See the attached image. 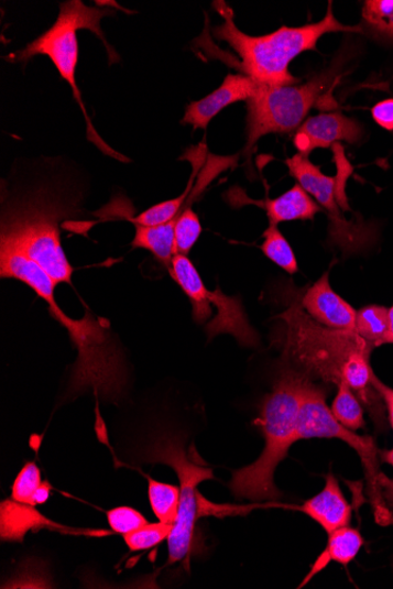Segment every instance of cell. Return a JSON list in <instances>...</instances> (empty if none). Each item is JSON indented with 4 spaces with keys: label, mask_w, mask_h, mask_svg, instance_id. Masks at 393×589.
<instances>
[{
    "label": "cell",
    "mask_w": 393,
    "mask_h": 589,
    "mask_svg": "<svg viewBox=\"0 0 393 589\" xmlns=\"http://www.w3.org/2000/svg\"><path fill=\"white\" fill-rule=\"evenodd\" d=\"M2 279L20 281L30 286L48 306L50 315L66 328L78 351L65 400L89 390L101 401L117 404L129 389V370L122 346L111 330V324L98 318L85 307L81 319L64 314L55 297L56 284L51 276L24 252L8 248L0 252Z\"/></svg>",
    "instance_id": "obj_1"
},
{
    "label": "cell",
    "mask_w": 393,
    "mask_h": 589,
    "mask_svg": "<svg viewBox=\"0 0 393 589\" xmlns=\"http://www.w3.org/2000/svg\"><path fill=\"white\" fill-rule=\"evenodd\" d=\"M284 321L283 360L312 380L347 384L371 419L385 427V404L373 385L370 357L374 346L354 330H335L315 321L295 301L279 316Z\"/></svg>",
    "instance_id": "obj_2"
},
{
    "label": "cell",
    "mask_w": 393,
    "mask_h": 589,
    "mask_svg": "<svg viewBox=\"0 0 393 589\" xmlns=\"http://www.w3.org/2000/svg\"><path fill=\"white\" fill-rule=\"evenodd\" d=\"M77 198L54 183L33 185L19 195L2 190L0 242L23 251L56 285L73 286L74 269L62 247L59 222L79 211Z\"/></svg>",
    "instance_id": "obj_3"
},
{
    "label": "cell",
    "mask_w": 393,
    "mask_h": 589,
    "mask_svg": "<svg viewBox=\"0 0 393 589\" xmlns=\"http://www.w3.org/2000/svg\"><path fill=\"white\" fill-rule=\"evenodd\" d=\"M305 374L286 366L264 396L261 415L255 424L262 429L265 447L261 457L232 473L229 488L237 499L251 501L279 500L282 492L275 483V472L298 439V418Z\"/></svg>",
    "instance_id": "obj_4"
},
{
    "label": "cell",
    "mask_w": 393,
    "mask_h": 589,
    "mask_svg": "<svg viewBox=\"0 0 393 589\" xmlns=\"http://www.w3.org/2000/svg\"><path fill=\"white\" fill-rule=\"evenodd\" d=\"M332 3L329 4L324 20L301 28L282 26L265 36L253 37L242 32L234 24L232 10L223 2H216L215 8L225 23L214 29L218 41L227 42L241 63L233 65L242 75L271 86H288L299 81L288 72V65L305 51H316L324 34L332 32H362L361 26H347L335 19Z\"/></svg>",
    "instance_id": "obj_5"
},
{
    "label": "cell",
    "mask_w": 393,
    "mask_h": 589,
    "mask_svg": "<svg viewBox=\"0 0 393 589\" xmlns=\"http://www.w3.org/2000/svg\"><path fill=\"white\" fill-rule=\"evenodd\" d=\"M150 437L141 458L150 463L173 467L181 483L178 516L167 539L168 564L173 565L189 558L197 547L196 523L200 516L207 515L209 505L197 489L199 483L212 480L215 476L194 447L186 450L185 439L177 433L162 430Z\"/></svg>",
    "instance_id": "obj_6"
},
{
    "label": "cell",
    "mask_w": 393,
    "mask_h": 589,
    "mask_svg": "<svg viewBox=\"0 0 393 589\" xmlns=\"http://www.w3.org/2000/svg\"><path fill=\"white\" fill-rule=\"evenodd\" d=\"M112 14L110 10L89 8L79 0L65 2L61 6V12L56 23L45 31L42 36L31 42L25 48L15 54V62H28L34 56H46L54 63L62 78L70 84L73 94L79 103L80 109L87 119L89 140L96 143L101 150H108L106 143L100 141L98 133L95 131L87 110L84 108L80 92L76 83V68L78 64V30H90L105 43L108 48L111 61L114 52L108 45L105 34L100 29L102 17ZM117 154V153H114Z\"/></svg>",
    "instance_id": "obj_7"
},
{
    "label": "cell",
    "mask_w": 393,
    "mask_h": 589,
    "mask_svg": "<svg viewBox=\"0 0 393 589\" xmlns=\"http://www.w3.org/2000/svg\"><path fill=\"white\" fill-rule=\"evenodd\" d=\"M335 83L332 72L298 86L259 83L254 96L247 101L245 153H250L266 134L295 131L304 123L307 113L331 92Z\"/></svg>",
    "instance_id": "obj_8"
},
{
    "label": "cell",
    "mask_w": 393,
    "mask_h": 589,
    "mask_svg": "<svg viewBox=\"0 0 393 589\" xmlns=\"http://www.w3.org/2000/svg\"><path fill=\"white\" fill-rule=\"evenodd\" d=\"M327 391L307 379L303 390V401L298 418V439L327 438L339 439L356 450L364 467L367 494L370 499L375 523L381 526L393 525V517L383 504L379 490L382 475L380 448L372 437L358 436L354 430L341 425L328 407Z\"/></svg>",
    "instance_id": "obj_9"
},
{
    "label": "cell",
    "mask_w": 393,
    "mask_h": 589,
    "mask_svg": "<svg viewBox=\"0 0 393 589\" xmlns=\"http://www.w3.org/2000/svg\"><path fill=\"white\" fill-rule=\"evenodd\" d=\"M168 272L190 299L194 317L205 304H212L217 308V317L205 326L209 340L219 335H231L244 348H258L260 336L250 325L241 298L227 296L219 287L214 292L205 287L187 255L177 253Z\"/></svg>",
    "instance_id": "obj_10"
},
{
    "label": "cell",
    "mask_w": 393,
    "mask_h": 589,
    "mask_svg": "<svg viewBox=\"0 0 393 589\" xmlns=\"http://www.w3.org/2000/svg\"><path fill=\"white\" fill-rule=\"evenodd\" d=\"M292 176L316 203L328 211L330 219L329 236L345 252H357L370 247L375 240V230L367 223L348 221L340 211L337 200V178H331L313 164L309 159L298 153L285 161Z\"/></svg>",
    "instance_id": "obj_11"
},
{
    "label": "cell",
    "mask_w": 393,
    "mask_h": 589,
    "mask_svg": "<svg viewBox=\"0 0 393 589\" xmlns=\"http://www.w3.org/2000/svg\"><path fill=\"white\" fill-rule=\"evenodd\" d=\"M364 129L360 121L343 113H321L306 119L294 137L298 153L309 155L316 149H327L338 142L360 143Z\"/></svg>",
    "instance_id": "obj_12"
},
{
    "label": "cell",
    "mask_w": 393,
    "mask_h": 589,
    "mask_svg": "<svg viewBox=\"0 0 393 589\" xmlns=\"http://www.w3.org/2000/svg\"><path fill=\"white\" fill-rule=\"evenodd\" d=\"M258 81L245 75L229 74L223 84L211 95L189 103L186 107L183 124L193 126L195 130H207L210 121L226 108L238 101H248L258 90Z\"/></svg>",
    "instance_id": "obj_13"
},
{
    "label": "cell",
    "mask_w": 393,
    "mask_h": 589,
    "mask_svg": "<svg viewBox=\"0 0 393 589\" xmlns=\"http://www.w3.org/2000/svg\"><path fill=\"white\" fill-rule=\"evenodd\" d=\"M301 305L307 315L323 326L335 330H354L357 310L332 290L329 272L324 273L306 291Z\"/></svg>",
    "instance_id": "obj_14"
},
{
    "label": "cell",
    "mask_w": 393,
    "mask_h": 589,
    "mask_svg": "<svg viewBox=\"0 0 393 589\" xmlns=\"http://www.w3.org/2000/svg\"><path fill=\"white\" fill-rule=\"evenodd\" d=\"M290 509L312 517L327 533L350 526L352 519V508L332 473L326 477V487L317 495L306 500L301 506Z\"/></svg>",
    "instance_id": "obj_15"
},
{
    "label": "cell",
    "mask_w": 393,
    "mask_h": 589,
    "mask_svg": "<svg viewBox=\"0 0 393 589\" xmlns=\"http://www.w3.org/2000/svg\"><path fill=\"white\" fill-rule=\"evenodd\" d=\"M328 544L320 556L314 563L309 574L306 575L298 588L309 583L321 570L326 569L329 564L337 563L341 566H349L354 560L358 553L364 545V538L360 531L350 526L340 527L328 533Z\"/></svg>",
    "instance_id": "obj_16"
},
{
    "label": "cell",
    "mask_w": 393,
    "mask_h": 589,
    "mask_svg": "<svg viewBox=\"0 0 393 589\" xmlns=\"http://www.w3.org/2000/svg\"><path fill=\"white\" fill-rule=\"evenodd\" d=\"M261 205L266 211L270 223L273 225L294 220H313L321 211V207L299 184L279 198L263 200Z\"/></svg>",
    "instance_id": "obj_17"
},
{
    "label": "cell",
    "mask_w": 393,
    "mask_h": 589,
    "mask_svg": "<svg viewBox=\"0 0 393 589\" xmlns=\"http://www.w3.org/2000/svg\"><path fill=\"white\" fill-rule=\"evenodd\" d=\"M176 220L159 225V227L135 225V234L131 247L151 252L168 270L173 264L174 257L177 254Z\"/></svg>",
    "instance_id": "obj_18"
},
{
    "label": "cell",
    "mask_w": 393,
    "mask_h": 589,
    "mask_svg": "<svg viewBox=\"0 0 393 589\" xmlns=\"http://www.w3.org/2000/svg\"><path fill=\"white\" fill-rule=\"evenodd\" d=\"M215 176L217 175H211L203 181H199L196 187L193 189V175L189 185H187L185 193L181 197L152 206L139 217L130 218V221H132L134 225H143V227H159V225L176 220L186 209V207L192 206L196 196L201 193V189L207 187L209 182L214 179Z\"/></svg>",
    "instance_id": "obj_19"
},
{
    "label": "cell",
    "mask_w": 393,
    "mask_h": 589,
    "mask_svg": "<svg viewBox=\"0 0 393 589\" xmlns=\"http://www.w3.org/2000/svg\"><path fill=\"white\" fill-rule=\"evenodd\" d=\"M389 328V308L382 305H368L357 310L354 330L368 342L380 348Z\"/></svg>",
    "instance_id": "obj_20"
},
{
    "label": "cell",
    "mask_w": 393,
    "mask_h": 589,
    "mask_svg": "<svg viewBox=\"0 0 393 589\" xmlns=\"http://www.w3.org/2000/svg\"><path fill=\"white\" fill-rule=\"evenodd\" d=\"M149 481L150 505L161 523H176L181 506V488L151 478Z\"/></svg>",
    "instance_id": "obj_21"
},
{
    "label": "cell",
    "mask_w": 393,
    "mask_h": 589,
    "mask_svg": "<svg viewBox=\"0 0 393 589\" xmlns=\"http://www.w3.org/2000/svg\"><path fill=\"white\" fill-rule=\"evenodd\" d=\"M337 388L338 392L331 407L334 417L351 430L364 428L367 423L361 401L347 384L341 383Z\"/></svg>",
    "instance_id": "obj_22"
},
{
    "label": "cell",
    "mask_w": 393,
    "mask_h": 589,
    "mask_svg": "<svg viewBox=\"0 0 393 589\" xmlns=\"http://www.w3.org/2000/svg\"><path fill=\"white\" fill-rule=\"evenodd\" d=\"M264 241L261 247L262 252L288 274H295L298 271L296 255L292 246L279 230L277 225L270 223L263 234Z\"/></svg>",
    "instance_id": "obj_23"
},
{
    "label": "cell",
    "mask_w": 393,
    "mask_h": 589,
    "mask_svg": "<svg viewBox=\"0 0 393 589\" xmlns=\"http://www.w3.org/2000/svg\"><path fill=\"white\" fill-rule=\"evenodd\" d=\"M373 385L383 397L387 413V421L393 429V389L382 383L378 375L373 379ZM380 459L381 462L387 463L393 469V448L385 450L380 449ZM379 490L383 504L393 517V479L385 476L383 472L379 478Z\"/></svg>",
    "instance_id": "obj_24"
},
{
    "label": "cell",
    "mask_w": 393,
    "mask_h": 589,
    "mask_svg": "<svg viewBox=\"0 0 393 589\" xmlns=\"http://www.w3.org/2000/svg\"><path fill=\"white\" fill-rule=\"evenodd\" d=\"M363 20L374 36L393 43V0H368Z\"/></svg>",
    "instance_id": "obj_25"
},
{
    "label": "cell",
    "mask_w": 393,
    "mask_h": 589,
    "mask_svg": "<svg viewBox=\"0 0 393 589\" xmlns=\"http://www.w3.org/2000/svg\"><path fill=\"white\" fill-rule=\"evenodd\" d=\"M201 233V225L198 215L192 206L179 215L176 220L175 236L177 253L187 255L195 247Z\"/></svg>",
    "instance_id": "obj_26"
},
{
    "label": "cell",
    "mask_w": 393,
    "mask_h": 589,
    "mask_svg": "<svg viewBox=\"0 0 393 589\" xmlns=\"http://www.w3.org/2000/svg\"><path fill=\"white\" fill-rule=\"evenodd\" d=\"M42 484L39 466L34 462H29L14 480L12 498L14 501L21 502V504L34 506V497H36Z\"/></svg>",
    "instance_id": "obj_27"
},
{
    "label": "cell",
    "mask_w": 393,
    "mask_h": 589,
    "mask_svg": "<svg viewBox=\"0 0 393 589\" xmlns=\"http://www.w3.org/2000/svg\"><path fill=\"white\" fill-rule=\"evenodd\" d=\"M174 524L156 523L146 524L124 535L125 543L131 550H144L155 547L168 539Z\"/></svg>",
    "instance_id": "obj_28"
},
{
    "label": "cell",
    "mask_w": 393,
    "mask_h": 589,
    "mask_svg": "<svg viewBox=\"0 0 393 589\" xmlns=\"http://www.w3.org/2000/svg\"><path fill=\"white\" fill-rule=\"evenodd\" d=\"M110 527L123 535L139 530L148 524L144 515L132 508H117L108 512Z\"/></svg>",
    "instance_id": "obj_29"
},
{
    "label": "cell",
    "mask_w": 393,
    "mask_h": 589,
    "mask_svg": "<svg viewBox=\"0 0 393 589\" xmlns=\"http://www.w3.org/2000/svg\"><path fill=\"white\" fill-rule=\"evenodd\" d=\"M371 114L375 123L386 131H393V98L384 99L372 108Z\"/></svg>",
    "instance_id": "obj_30"
},
{
    "label": "cell",
    "mask_w": 393,
    "mask_h": 589,
    "mask_svg": "<svg viewBox=\"0 0 393 589\" xmlns=\"http://www.w3.org/2000/svg\"><path fill=\"white\" fill-rule=\"evenodd\" d=\"M51 492V487L47 482H43L41 489L39 490L36 497H34V505L44 504L47 501Z\"/></svg>",
    "instance_id": "obj_31"
},
{
    "label": "cell",
    "mask_w": 393,
    "mask_h": 589,
    "mask_svg": "<svg viewBox=\"0 0 393 589\" xmlns=\"http://www.w3.org/2000/svg\"><path fill=\"white\" fill-rule=\"evenodd\" d=\"M385 343H393V305L389 308V328L384 340Z\"/></svg>",
    "instance_id": "obj_32"
}]
</instances>
